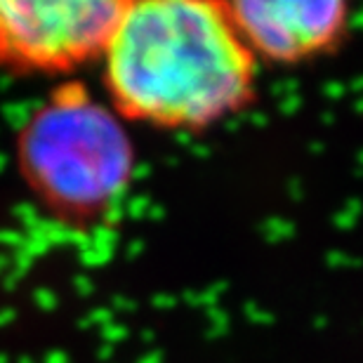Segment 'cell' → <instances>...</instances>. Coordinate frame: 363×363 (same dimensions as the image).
I'll use <instances>...</instances> for the list:
<instances>
[{
  "mask_svg": "<svg viewBox=\"0 0 363 363\" xmlns=\"http://www.w3.org/2000/svg\"><path fill=\"white\" fill-rule=\"evenodd\" d=\"M99 62L106 99L128 123L203 130L255 92L257 62L227 3H123Z\"/></svg>",
  "mask_w": 363,
  "mask_h": 363,
  "instance_id": "obj_1",
  "label": "cell"
},
{
  "mask_svg": "<svg viewBox=\"0 0 363 363\" xmlns=\"http://www.w3.org/2000/svg\"><path fill=\"white\" fill-rule=\"evenodd\" d=\"M17 168L35 199L64 220H94L133 184L135 140L106 97L62 83L17 133Z\"/></svg>",
  "mask_w": 363,
  "mask_h": 363,
  "instance_id": "obj_2",
  "label": "cell"
},
{
  "mask_svg": "<svg viewBox=\"0 0 363 363\" xmlns=\"http://www.w3.org/2000/svg\"><path fill=\"white\" fill-rule=\"evenodd\" d=\"M121 5L118 0H0V69L57 76L99 62Z\"/></svg>",
  "mask_w": 363,
  "mask_h": 363,
  "instance_id": "obj_3",
  "label": "cell"
},
{
  "mask_svg": "<svg viewBox=\"0 0 363 363\" xmlns=\"http://www.w3.org/2000/svg\"><path fill=\"white\" fill-rule=\"evenodd\" d=\"M227 7L257 64L321 57L345 38L352 21L350 5L340 0H241Z\"/></svg>",
  "mask_w": 363,
  "mask_h": 363,
  "instance_id": "obj_4",
  "label": "cell"
}]
</instances>
